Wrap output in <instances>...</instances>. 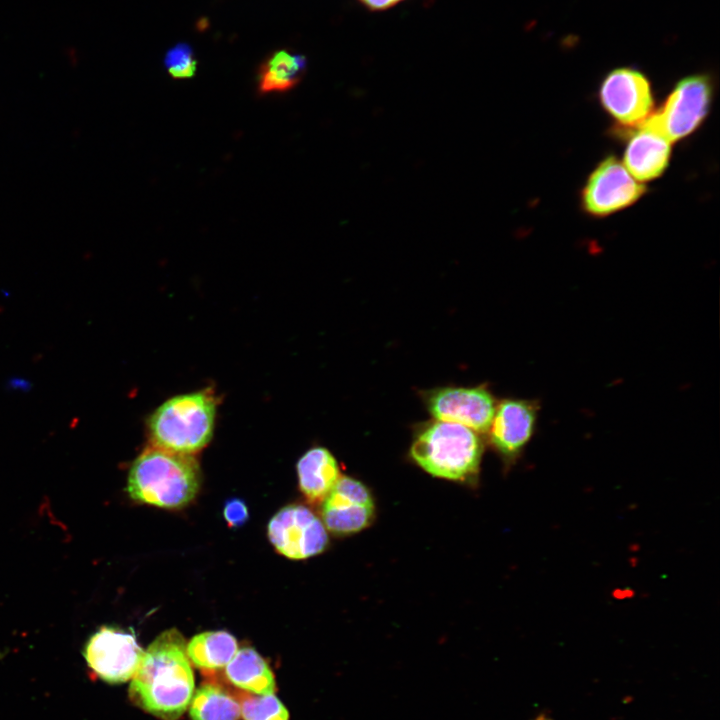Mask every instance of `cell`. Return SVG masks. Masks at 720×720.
I'll list each match as a JSON object with an SVG mask.
<instances>
[{
    "mask_svg": "<svg viewBox=\"0 0 720 720\" xmlns=\"http://www.w3.org/2000/svg\"><path fill=\"white\" fill-rule=\"evenodd\" d=\"M194 694V674L186 642L175 628L158 635L144 651L129 688L131 701L162 719L177 720Z\"/></svg>",
    "mask_w": 720,
    "mask_h": 720,
    "instance_id": "obj_1",
    "label": "cell"
},
{
    "mask_svg": "<svg viewBox=\"0 0 720 720\" xmlns=\"http://www.w3.org/2000/svg\"><path fill=\"white\" fill-rule=\"evenodd\" d=\"M199 486L200 469L192 455L153 446L131 465L127 491L140 503L181 508L194 499Z\"/></svg>",
    "mask_w": 720,
    "mask_h": 720,
    "instance_id": "obj_2",
    "label": "cell"
},
{
    "mask_svg": "<svg viewBox=\"0 0 720 720\" xmlns=\"http://www.w3.org/2000/svg\"><path fill=\"white\" fill-rule=\"evenodd\" d=\"M483 444L478 433L461 424L431 420L414 434L411 458L432 476L465 481L479 471Z\"/></svg>",
    "mask_w": 720,
    "mask_h": 720,
    "instance_id": "obj_3",
    "label": "cell"
},
{
    "mask_svg": "<svg viewBox=\"0 0 720 720\" xmlns=\"http://www.w3.org/2000/svg\"><path fill=\"white\" fill-rule=\"evenodd\" d=\"M217 412V398L209 389L173 396L148 418L153 446L192 455L211 440Z\"/></svg>",
    "mask_w": 720,
    "mask_h": 720,
    "instance_id": "obj_4",
    "label": "cell"
},
{
    "mask_svg": "<svg viewBox=\"0 0 720 720\" xmlns=\"http://www.w3.org/2000/svg\"><path fill=\"white\" fill-rule=\"evenodd\" d=\"M713 86L706 74L681 79L660 110L646 121L670 142L693 133L704 121L712 102Z\"/></svg>",
    "mask_w": 720,
    "mask_h": 720,
    "instance_id": "obj_5",
    "label": "cell"
},
{
    "mask_svg": "<svg viewBox=\"0 0 720 720\" xmlns=\"http://www.w3.org/2000/svg\"><path fill=\"white\" fill-rule=\"evenodd\" d=\"M646 190L616 157L607 156L589 175L581 204L587 214L604 217L631 206Z\"/></svg>",
    "mask_w": 720,
    "mask_h": 720,
    "instance_id": "obj_6",
    "label": "cell"
},
{
    "mask_svg": "<svg viewBox=\"0 0 720 720\" xmlns=\"http://www.w3.org/2000/svg\"><path fill=\"white\" fill-rule=\"evenodd\" d=\"M434 419L466 426L477 433L488 430L497 401L487 385L444 386L422 392Z\"/></svg>",
    "mask_w": 720,
    "mask_h": 720,
    "instance_id": "obj_7",
    "label": "cell"
},
{
    "mask_svg": "<svg viewBox=\"0 0 720 720\" xmlns=\"http://www.w3.org/2000/svg\"><path fill=\"white\" fill-rule=\"evenodd\" d=\"M599 100L605 111L624 128L640 126L654 105L648 78L630 67L616 68L603 78Z\"/></svg>",
    "mask_w": 720,
    "mask_h": 720,
    "instance_id": "obj_8",
    "label": "cell"
},
{
    "mask_svg": "<svg viewBox=\"0 0 720 720\" xmlns=\"http://www.w3.org/2000/svg\"><path fill=\"white\" fill-rule=\"evenodd\" d=\"M83 655L88 667L98 678L119 684L133 678L144 650L138 644L134 632L105 626L89 638Z\"/></svg>",
    "mask_w": 720,
    "mask_h": 720,
    "instance_id": "obj_9",
    "label": "cell"
},
{
    "mask_svg": "<svg viewBox=\"0 0 720 720\" xmlns=\"http://www.w3.org/2000/svg\"><path fill=\"white\" fill-rule=\"evenodd\" d=\"M268 536L280 554L295 560L321 553L329 541L322 520L303 505L279 510L268 524Z\"/></svg>",
    "mask_w": 720,
    "mask_h": 720,
    "instance_id": "obj_10",
    "label": "cell"
},
{
    "mask_svg": "<svg viewBox=\"0 0 720 720\" xmlns=\"http://www.w3.org/2000/svg\"><path fill=\"white\" fill-rule=\"evenodd\" d=\"M374 501L360 481L340 476L322 502V522L335 534H351L366 528L374 516Z\"/></svg>",
    "mask_w": 720,
    "mask_h": 720,
    "instance_id": "obj_11",
    "label": "cell"
},
{
    "mask_svg": "<svg viewBox=\"0 0 720 720\" xmlns=\"http://www.w3.org/2000/svg\"><path fill=\"white\" fill-rule=\"evenodd\" d=\"M539 404L527 399H504L497 403L488 428L493 447L505 458L517 457L532 438Z\"/></svg>",
    "mask_w": 720,
    "mask_h": 720,
    "instance_id": "obj_12",
    "label": "cell"
},
{
    "mask_svg": "<svg viewBox=\"0 0 720 720\" xmlns=\"http://www.w3.org/2000/svg\"><path fill=\"white\" fill-rule=\"evenodd\" d=\"M671 158V142L645 120L634 131L624 151L623 165L639 182L661 176Z\"/></svg>",
    "mask_w": 720,
    "mask_h": 720,
    "instance_id": "obj_13",
    "label": "cell"
},
{
    "mask_svg": "<svg viewBox=\"0 0 720 720\" xmlns=\"http://www.w3.org/2000/svg\"><path fill=\"white\" fill-rule=\"evenodd\" d=\"M299 487L311 503H322L340 478L333 454L324 447H313L297 462Z\"/></svg>",
    "mask_w": 720,
    "mask_h": 720,
    "instance_id": "obj_14",
    "label": "cell"
},
{
    "mask_svg": "<svg viewBox=\"0 0 720 720\" xmlns=\"http://www.w3.org/2000/svg\"><path fill=\"white\" fill-rule=\"evenodd\" d=\"M225 676L232 685L252 694L267 695L275 692L272 670L251 647L237 650L226 665Z\"/></svg>",
    "mask_w": 720,
    "mask_h": 720,
    "instance_id": "obj_15",
    "label": "cell"
},
{
    "mask_svg": "<svg viewBox=\"0 0 720 720\" xmlns=\"http://www.w3.org/2000/svg\"><path fill=\"white\" fill-rule=\"evenodd\" d=\"M306 67L305 56L285 49L275 51L259 67V93H284L291 90L303 78Z\"/></svg>",
    "mask_w": 720,
    "mask_h": 720,
    "instance_id": "obj_16",
    "label": "cell"
},
{
    "mask_svg": "<svg viewBox=\"0 0 720 720\" xmlns=\"http://www.w3.org/2000/svg\"><path fill=\"white\" fill-rule=\"evenodd\" d=\"M237 648L235 637L227 631H207L191 638L186 653L196 667L211 672L226 666Z\"/></svg>",
    "mask_w": 720,
    "mask_h": 720,
    "instance_id": "obj_17",
    "label": "cell"
},
{
    "mask_svg": "<svg viewBox=\"0 0 720 720\" xmlns=\"http://www.w3.org/2000/svg\"><path fill=\"white\" fill-rule=\"evenodd\" d=\"M240 715L239 701L216 684L202 685L190 702L192 720H238Z\"/></svg>",
    "mask_w": 720,
    "mask_h": 720,
    "instance_id": "obj_18",
    "label": "cell"
},
{
    "mask_svg": "<svg viewBox=\"0 0 720 720\" xmlns=\"http://www.w3.org/2000/svg\"><path fill=\"white\" fill-rule=\"evenodd\" d=\"M240 707L244 720H289L287 709L274 694H248Z\"/></svg>",
    "mask_w": 720,
    "mask_h": 720,
    "instance_id": "obj_19",
    "label": "cell"
},
{
    "mask_svg": "<svg viewBox=\"0 0 720 720\" xmlns=\"http://www.w3.org/2000/svg\"><path fill=\"white\" fill-rule=\"evenodd\" d=\"M164 66L174 79L192 78L197 69V61L193 49L187 43H178L167 50Z\"/></svg>",
    "mask_w": 720,
    "mask_h": 720,
    "instance_id": "obj_20",
    "label": "cell"
},
{
    "mask_svg": "<svg viewBox=\"0 0 720 720\" xmlns=\"http://www.w3.org/2000/svg\"><path fill=\"white\" fill-rule=\"evenodd\" d=\"M223 515L231 527H239L247 521L248 509L241 499L231 498L225 503Z\"/></svg>",
    "mask_w": 720,
    "mask_h": 720,
    "instance_id": "obj_21",
    "label": "cell"
},
{
    "mask_svg": "<svg viewBox=\"0 0 720 720\" xmlns=\"http://www.w3.org/2000/svg\"><path fill=\"white\" fill-rule=\"evenodd\" d=\"M364 6L367 8L374 10V11H380V10H386L389 9L397 4H399L403 0H359Z\"/></svg>",
    "mask_w": 720,
    "mask_h": 720,
    "instance_id": "obj_22",
    "label": "cell"
}]
</instances>
